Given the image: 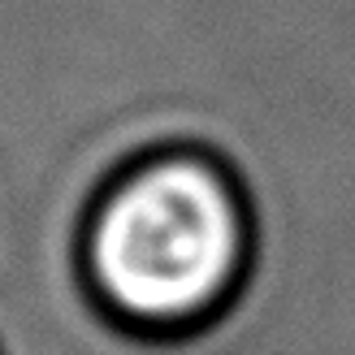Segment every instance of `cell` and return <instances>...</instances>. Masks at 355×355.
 <instances>
[{"label": "cell", "mask_w": 355, "mask_h": 355, "mask_svg": "<svg viewBox=\"0 0 355 355\" xmlns=\"http://www.w3.org/2000/svg\"><path fill=\"white\" fill-rule=\"evenodd\" d=\"M247 260V212L217 161L165 152L100 200L87 264L100 295L135 325H195L234 291Z\"/></svg>", "instance_id": "obj_1"}]
</instances>
